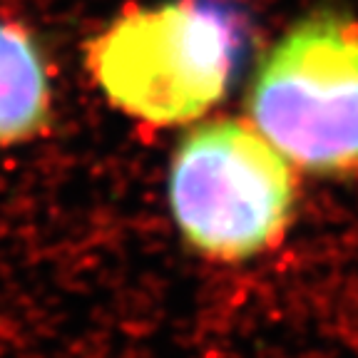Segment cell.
Masks as SVG:
<instances>
[{"mask_svg":"<svg viewBox=\"0 0 358 358\" xmlns=\"http://www.w3.org/2000/svg\"><path fill=\"white\" fill-rule=\"evenodd\" d=\"M286 157L259 129L234 120L204 124L182 142L169 169V207L189 246L241 262L284 234L294 212Z\"/></svg>","mask_w":358,"mask_h":358,"instance_id":"2","label":"cell"},{"mask_svg":"<svg viewBox=\"0 0 358 358\" xmlns=\"http://www.w3.org/2000/svg\"><path fill=\"white\" fill-rule=\"evenodd\" d=\"M244 28L217 0H174L120 17L92 40L90 70L107 97L157 124L199 117L227 92Z\"/></svg>","mask_w":358,"mask_h":358,"instance_id":"1","label":"cell"},{"mask_svg":"<svg viewBox=\"0 0 358 358\" xmlns=\"http://www.w3.org/2000/svg\"><path fill=\"white\" fill-rule=\"evenodd\" d=\"M254 127L319 174L358 169V25L316 15L264 57L249 97Z\"/></svg>","mask_w":358,"mask_h":358,"instance_id":"3","label":"cell"},{"mask_svg":"<svg viewBox=\"0 0 358 358\" xmlns=\"http://www.w3.org/2000/svg\"><path fill=\"white\" fill-rule=\"evenodd\" d=\"M50 117L48 65L35 38L0 22V145L35 137Z\"/></svg>","mask_w":358,"mask_h":358,"instance_id":"4","label":"cell"}]
</instances>
